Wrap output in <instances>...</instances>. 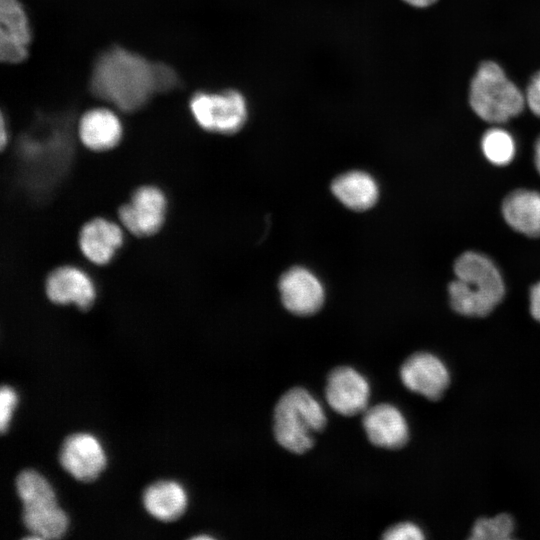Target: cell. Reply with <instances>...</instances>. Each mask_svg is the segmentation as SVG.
<instances>
[{
    "label": "cell",
    "instance_id": "obj_20",
    "mask_svg": "<svg viewBox=\"0 0 540 540\" xmlns=\"http://www.w3.org/2000/svg\"><path fill=\"white\" fill-rule=\"evenodd\" d=\"M16 489L23 506L57 502L50 483L34 470H24L17 476Z\"/></svg>",
    "mask_w": 540,
    "mask_h": 540
},
{
    "label": "cell",
    "instance_id": "obj_22",
    "mask_svg": "<svg viewBox=\"0 0 540 540\" xmlns=\"http://www.w3.org/2000/svg\"><path fill=\"white\" fill-rule=\"evenodd\" d=\"M514 522L510 515L499 514L493 518L478 519L472 530L473 540H508L512 538Z\"/></svg>",
    "mask_w": 540,
    "mask_h": 540
},
{
    "label": "cell",
    "instance_id": "obj_9",
    "mask_svg": "<svg viewBox=\"0 0 540 540\" xmlns=\"http://www.w3.org/2000/svg\"><path fill=\"white\" fill-rule=\"evenodd\" d=\"M400 377L406 388L430 400L439 399L450 381L444 363L425 352L411 355L401 366Z\"/></svg>",
    "mask_w": 540,
    "mask_h": 540
},
{
    "label": "cell",
    "instance_id": "obj_6",
    "mask_svg": "<svg viewBox=\"0 0 540 540\" xmlns=\"http://www.w3.org/2000/svg\"><path fill=\"white\" fill-rule=\"evenodd\" d=\"M167 212V199L163 191L153 185L138 187L130 200L118 209L121 226L135 236L145 237L157 233Z\"/></svg>",
    "mask_w": 540,
    "mask_h": 540
},
{
    "label": "cell",
    "instance_id": "obj_21",
    "mask_svg": "<svg viewBox=\"0 0 540 540\" xmlns=\"http://www.w3.org/2000/svg\"><path fill=\"white\" fill-rule=\"evenodd\" d=\"M485 157L495 165L509 164L515 155V142L510 133L501 128H491L481 141Z\"/></svg>",
    "mask_w": 540,
    "mask_h": 540
},
{
    "label": "cell",
    "instance_id": "obj_14",
    "mask_svg": "<svg viewBox=\"0 0 540 540\" xmlns=\"http://www.w3.org/2000/svg\"><path fill=\"white\" fill-rule=\"evenodd\" d=\"M363 427L370 442L378 447L397 449L408 440V425L393 405L380 403L364 411Z\"/></svg>",
    "mask_w": 540,
    "mask_h": 540
},
{
    "label": "cell",
    "instance_id": "obj_25",
    "mask_svg": "<svg viewBox=\"0 0 540 540\" xmlns=\"http://www.w3.org/2000/svg\"><path fill=\"white\" fill-rule=\"evenodd\" d=\"M524 94L528 108L540 117V71L532 76Z\"/></svg>",
    "mask_w": 540,
    "mask_h": 540
},
{
    "label": "cell",
    "instance_id": "obj_11",
    "mask_svg": "<svg viewBox=\"0 0 540 540\" xmlns=\"http://www.w3.org/2000/svg\"><path fill=\"white\" fill-rule=\"evenodd\" d=\"M48 299L58 305L74 304L81 310L92 306L96 298L95 285L82 269L63 265L52 270L45 281Z\"/></svg>",
    "mask_w": 540,
    "mask_h": 540
},
{
    "label": "cell",
    "instance_id": "obj_12",
    "mask_svg": "<svg viewBox=\"0 0 540 540\" xmlns=\"http://www.w3.org/2000/svg\"><path fill=\"white\" fill-rule=\"evenodd\" d=\"M279 290L283 305L295 315L314 314L324 302L321 282L303 267H294L285 272L280 278Z\"/></svg>",
    "mask_w": 540,
    "mask_h": 540
},
{
    "label": "cell",
    "instance_id": "obj_1",
    "mask_svg": "<svg viewBox=\"0 0 540 540\" xmlns=\"http://www.w3.org/2000/svg\"><path fill=\"white\" fill-rule=\"evenodd\" d=\"M182 85L172 66L151 61L120 45H111L97 55L88 80L94 97L125 113L136 112L154 96L175 91Z\"/></svg>",
    "mask_w": 540,
    "mask_h": 540
},
{
    "label": "cell",
    "instance_id": "obj_2",
    "mask_svg": "<svg viewBox=\"0 0 540 540\" xmlns=\"http://www.w3.org/2000/svg\"><path fill=\"white\" fill-rule=\"evenodd\" d=\"M456 279L449 285L452 308L465 316L489 314L504 296L499 270L486 256L466 252L455 262Z\"/></svg>",
    "mask_w": 540,
    "mask_h": 540
},
{
    "label": "cell",
    "instance_id": "obj_30",
    "mask_svg": "<svg viewBox=\"0 0 540 540\" xmlns=\"http://www.w3.org/2000/svg\"><path fill=\"white\" fill-rule=\"evenodd\" d=\"M193 539H211V537L207 535H201V536L199 535V536L194 537Z\"/></svg>",
    "mask_w": 540,
    "mask_h": 540
},
{
    "label": "cell",
    "instance_id": "obj_19",
    "mask_svg": "<svg viewBox=\"0 0 540 540\" xmlns=\"http://www.w3.org/2000/svg\"><path fill=\"white\" fill-rule=\"evenodd\" d=\"M23 522L39 539L61 538L68 527L66 513L56 503L23 506Z\"/></svg>",
    "mask_w": 540,
    "mask_h": 540
},
{
    "label": "cell",
    "instance_id": "obj_27",
    "mask_svg": "<svg viewBox=\"0 0 540 540\" xmlns=\"http://www.w3.org/2000/svg\"><path fill=\"white\" fill-rule=\"evenodd\" d=\"M403 1L407 3L408 5L416 7V8H425V7L431 6L437 0H403Z\"/></svg>",
    "mask_w": 540,
    "mask_h": 540
},
{
    "label": "cell",
    "instance_id": "obj_5",
    "mask_svg": "<svg viewBox=\"0 0 540 540\" xmlns=\"http://www.w3.org/2000/svg\"><path fill=\"white\" fill-rule=\"evenodd\" d=\"M189 110L200 128L220 134L238 132L248 118L246 99L234 89L197 91L189 100Z\"/></svg>",
    "mask_w": 540,
    "mask_h": 540
},
{
    "label": "cell",
    "instance_id": "obj_3",
    "mask_svg": "<svg viewBox=\"0 0 540 540\" xmlns=\"http://www.w3.org/2000/svg\"><path fill=\"white\" fill-rule=\"evenodd\" d=\"M273 431L286 450L302 454L314 445V435L324 429L326 416L320 403L304 388L284 393L274 409Z\"/></svg>",
    "mask_w": 540,
    "mask_h": 540
},
{
    "label": "cell",
    "instance_id": "obj_28",
    "mask_svg": "<svg viewBox=\"0 0 540 540\" xmlns=\"http://www.w3.org/2000/svg\"><path fill=\"white\" fill-rule=\"evenodd\" d=\"M0 139H1V148L4 149L8 140V132H7V127H6L5 115L3 113L1 114V138Z\"/></svg>",
    "mask_w": 540,
    "mask_h": 540
},
{
    "label": "cell",
    "instance_id": "obj_10",
    "mask_svg": "<svg viewBox=\"0 0 540 540\" xmlns=\"http://www.w3.org/2000/svg\"><path fill=\"white\" fill-rule=\"evenodd\" d=\"M59 460L67 472L83 482L95 480L106 465L99 441L87 433L68 436L61 447Z\"/></svg>",
    "mask_w": 540,
    "mask_h": 540
},
{
    "label": "cell",
    "instance_id": "obj_24",
    "mask_svg": "<svg viewBox=\"0 0 540 540\" xmlns=\"http://www.w3.org/2000/svg\"><path fill=\"white\" fill-rule=\"evenodd\" d=\"M423 538L421 529L411 522L398 523L391 526L383 534L385 540H420Z\"/></svg>",
    "mask_w": 540,
    "mask_h": 540
},
{
    "label": "cell",
    "instance_id": "obj_17",
    "mask_svg": "<svg viewBox=\"0 0 540 540\" xmlns=\"http://www.w3.org/2000/svg\"><path fill=\"white\" fill-rule=\"evenodd\" d=\"M143 503L151 516L170 522L184 513L187 495L183 487L175 481H158L145 489Z\"/></svg>",
    "mask_w": 540,
    "mask_h": 540
},
{
    "label": "cell",
    "instance_id": "obj_15",
    "mask_svg": "<svg viewBox=\"0 0 540 540\" xmlns=\"http://www.w3.org/2000/svg\"><path fill=\"white\" fill-rule=\"evenodd\" d=\"M77 134L87 149L103 152L119 144L123 128L119 117L113 111L107 108H93L81 115Z\"/></svg>",
    "mask_w": 540,
    "mask_h": 540
},
{
    "label": "cell",
    "instance_id": "obj_18",
    "mask_svg": "<svg viewBox=\"0 0 540 540\" xmlns=\"http://www.w3.org/2000/svg\"><path fill=\"white\" fill-rule=\"evenodd\" d=\"M331 190L343 205L356 211L371 208L378 198L375 180L362 171H350L338 176L332 182Z\"/></svg>",
    "mask_w": 540,
    "mask_h": 540
},
{
    "label": "cell",
    "instance_id": "obj_29",
    "mask_svg": "<svg viewBox=\"0 0 540 540\" xmlns=\"http://www.w3.org/2000/svg\"><path fill=\"white\" fill-rule=\"evenodd\" d=\"M534 159H535V166H536L538 172L540 173V136H539V138L537 139V141L535 143V156H534Z\"/></svg>",
    "mask_w": 540,
    "mask_h": 540
},
{
    "label": "cell",
    "instance_id": "obj_4",
    "mask_svg": "<svg viewBox=\"0 0 540 540\" xmlns=\"http://www.w3.org/2000/svg\"><path fill=\"white\" fill-rule=\"evenodd\" d=\"M469 103L481 119L500 124L519 115L526 100L525 94L507 77L499 64L484 61L472 78Z\"/></svg>",
    "mask_w": 540,
    "mask_h": 540
},
{
    "label": "cell",
    "instance_id": "obj_13",
    "mask_svg": "<svg viewBox=\"0 0 540 540\" xmlns=\"http://www.w3.org/2000/svg\"><path fill=\"white\" fill-rule=\"evenodd\" d=\"M122 228L103 217L87 221L81 227L78 238L81 253L95 265L108 264L123 244Z\"/></svg>",
    "mask_w": 540,
    "mask_h": 540
},
{
    "label": "cell",
    "instance_id": "obj_7",
    "mask_svg": "<svg viewBox=\"0 0 540 540\" xmlns=\"http://www.w3.org/2000/svg\"><path fill=\"white\" fill-rule=\"evenodd\" d=\"M32 30L19 0H0V60L9 64L28 57Z\"/></svg>",
    "mask_w": 540,
    "mask_h": 540
},
{
    "label": "cell",
    "instance_id": "obj_26",
    "mask_svg": "<svg viewBox=\"0 0 540 540\" xmlns=\"http://www.w3.org/2000/svg\"><path fill=\"white\" fill-rule=\"evenodd\" d=\"M530 312L540 322V282L535 284L530 291Z\"/></svg>",
    "mask_w": 540,
    "mask_h": 540
},
{
    "label": "cell",
    "instance_id": "obj_16",
    "mask_svg": "<svg viewBox=\"0 0 540 540\" xmlns=\"http://www.w3.org/2000/svg\"><path fill=\"white\" fill-rule=\"evenodd\" d=\"M502 213L516 231L531 237L540 236V194L520 189L503 201Z\"/></svg>",
    "mask_w": 540,
    "mask_h": 540
},
{
    "label": "cell",
    "instance_id": "obj_8",
    "mask_svg": "<svg viewBox=\"0 0 540 540\" xmlns=\"http://www.w3.org/2000/svg\"><path fill=\"white\" fill-rule=\"evenodd\" d=\"M367 380L355 369L340 366L328 375L325 396L330 407L344 416L364 412L369 401Z\"/></svg>",
    "mask_w": 540,
    "mask_h": 540
},
{
    "label": "cell",
    "instance_id": "obj_23",
    "mask_svg": "<svg viewBox=\"0 0 540 540\" xmlns=\"http://www.w3.org/2000/svg\"><path fill=\"white\" fill-rule=\"evenodd\" d=\"M17 404V394L10 386H2L0 390V429L4 433L10 423L12 413Z\"/></svg>",
    "mask_w": 540,
    "mask_h": 540
}]
</instances>
